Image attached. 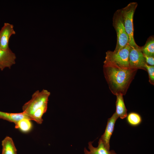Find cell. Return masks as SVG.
Instances as JSON below:
<instances>
[{
    "instance_id": "cell-8",
    "label": "cell",
    "mask_w": 154,
    "mask_h": 154,
    "mask_svg": "<svg viewBox=\"0 0 154 154\" xmlns=\"http://www.w3.org/2000/svg\"><path fill=\"white\" fill-rule=\"evenodd\" d=\"M13 25L8 23H4L0 31V48L2 49L9 48V42L11 36L15 34Z\"/></svg>"
},
{
    "instance_id": "cell-16",
    "label": "cell",
    "mask_w": 154,
    "mask_h": 154,
    "mask_svg": "<svg viewBox=\"0 0 154 154\" xmlns=\"http://www.w3.org/2000/svg\"><path fill=\"white\" fill-rule=\"evenodd\" d=\"M126 120L130 125L135 127L139 125L142 121V118L140 115L135 112H131L127 114Z\"/></svg>"
},
{
    "instance_id": "cell-13",
    "label": "cell",
    "mask_w": 154,
    "mask_h": 154,
    "mask_svg": "<svg viewBox=\"0 0 154 154\" xmlns=\"http://www.w3.org/2000/svg\"><path fill=\"white\" fill-rule=\"evenodd\" d=\"M1 154H17V149L12 138L6 137L2 141Z\"/></svg>"
},
{
    "instance_id": "cell-6",
    "label": "cell",
    "mask_w": 154,
    "mask_h": 154,
    "mask_svg": "<svg viewBox=\"0 0 154 154\" xmlns=\"http://www.w3.org/2000/svg\"><path fill=\"white\" fill-rule=\"evenodd\" d=\"M128 62L129 68L146 70L145 67L146 63L141 47L138 45L135 46H130Z\"/></svg>"
},
{
    "instance_id": "cell-17",
    "label": "cell",
    "mask_w": 154,
    "mask_h": 154,
    "mask_svg": "<svg viewBox=\"0 0 154 154\" xmlns=\"http://www.w3.org/2000/svg\"><path fill=\"white\" fill-rule=\"evenodd\" d=\"M47 108V105H46L36 110L30 117V119L35 121L38 123H42L43 120L42 116L46 111Z\"/></svg>"
},
{
    "instance_id": "cell-1",
    "label": "cell",
    "mask_w": 154,
    "mask_h": 154,
    "mask_svg": "<svg viewBox=\"0 0 154 154\" xmlns=\"http://www.w3.org/2000/svg\"><path fill=\"white\" fill-rule=\"evenodd\" d=\"M137 70L104 65L103 72L109 88L115 95H125Z\"/></svg>"
},
{
    "instance_id": "cell-11",
    "label": "cell",
    "mask_w": 154,
    "mask_h": 154,
    "mask_svg": "<svg viewBox=\"0 0 154 154\" xmlns=\"http://www.w3.org/2000/svg\"><path fill=\"white\" fill-rule=\"evenodd\" d=\"M123 96L121 94H119L116 95V111L115 112L118 117L122 119L126 118L127 114V110L124 103Z\"/></svg>"
},
{
    "instance_id": "cell-7",
    "label": "cell",
    "mask_w": 154,
    "mask_h": 154,
    "mask_svg": "<svg viewBox=\"0 0 154 154\" xmlns=\"http://www.w3.org/2000/svg\"><path fill=\"white\" fill-rule=\"evenodd\" d=\"M118 117L115 112L108 120L106 128L100 139L106 147L110 150V140L114 132L116 122Z\"/></svg>"
},
{
    "instance_id": "cell-19",
    "label": "cell",
    "mask_w": 154,
    "mask_h": 154,
    "mask_svg": "<svg viewBox=\"0 0 154 154\" xmlns=\"http://www.w3.org/2000/svg\"><path fill=\"white\" fill-rule=\"evenodd\" d=\"M143 55L146 63L148 65L154 66V56H147L144 54Z\"/></svg>"
},
{
    "instance_id": "cell-10",
    "label": "cell",
    "mask_w": 154,
    "mask_h": 154,
    "mask_svg": "<svg viewBox=\"0 0 154 154\" xmlns=\"http://www.w3.org/2000/svg\"><path fill=\"white\" fill-rule=\"evenodd\" d=\"M93 142L90 141L88 143L89 151L84 148V154H117L113 150L108 149L105 146L102 141L100 139L98 142V145L97 147H94L92 144Z\"/></svg>"
},
{
    "instance_id": "cell-12",
    "label": "cell",
    "mask_w": 154,
    "mask_h": 154,
    "mask_svg": "<svg viewBox=\"0 0 154 154\" xmlns=\"http://www.w3.org/2000/svg\"><path fill=\"white\" fill-rule=\"evenodd\" d=\"M24 118L30 119L23 112L19 113H9L0 111V119L13 122L15 124Z\"/></svg>"
},
{
    "instance_id": "cell-9",
    "label": "cell",
    "mask_w": 154,
    "mask_h": 154,
    "mask_svg": "<svg viewBox=\"0 0 154 154\" xmlns=\"http://www.w3.org/2000/svg\"><path fill=\"white\" fill-rule=\"evenodd\" d=\"M16 56L14 53L9 48L7 49L0 48V69L5 68H10L15 63Z\"/></svg>"
},
{
    "instance_id": "cell-15",
    "label": "cell",
    "mask_w": 154,
    "mask_h": 154,
    "mask_svg": "<svg viewBox=\"0 0 154 154\" xmlns=\"http://www.w3.org/2000/svg\"><path fill=\"white\" fill-rule=\"evenodd\" d=\"M30 119L23 118L15 123V128L22 132L27 133L31 131L33 128L32 123Z\"/></svg>"
},
{
    "instance_id": "cell-2",
    "label": "cell",
    "mask_w": 154,
    "mask_h": 154,
    "mask_svg": "<svg viewBox=\"0 0 154 154\" xmlns=\"http://www.w3.org/2000/svg\"><path fill=\"white\" fill-rule=\"evenodd\" d=\"M130 48L128 44L117 51H107L104 62V65L121 68H129L128 58Z\"/></svg>"
},
{
    "instance_id": "cell-14",
    "label": "cell",
    "mask_w": 154,
    "mask_h": 154,
    "mask_svg": "<svg viewBox=\"0 0 154 154\" xmlns=\"http://www.w3.org/2000/svg\"><path fill=\"white\" fill-rule=\"evenodd\" d=\"M142 52L144 55L154 56V37L153 35L150 36L147 39L144 45L141 47Z\"/></svg>"
},
{
    "instance_id": "cell-18",
    "label": "cell",
    "mask_w": 154,
    "mask_h": 154,
    "mask_svg": "<svg viewBox=\"0 0 154 154\" xmlns=\"http://www.w3.org/2000/svg\"><path fill=\"white\" fill-rule=\"evenodd\" d=\"M146 71L148 72L149 82L150 83L154 85V66L148 65L146 63L145 66Z\"/></svg>"
},
{
    "instance_id": "cell-4",
    "label": "cell",
    "mask_w": 154,
    "mask_h": 154,
    "mask_svg": "<svg viewBox=\"0 0 154 154\" xmlns=\"http://www.w3.org/2000/svg\"><path fill=\"white\" fill-rule=\"evenodd\" d=\"M137 6V2H133L120 9L125 29L129 37V44L130 46L137 45L134 38L133 25V16Z\"/></svg>"
},
{
    "instance_id": "cell-20",
    "label": "cell",
    "mask_w": 154,
    "mask_h": 154,
    "mask_svg": "<svg viewBox=\"0 0 154 154\" xmlns=\"http://www.w3.org/2000/svg\"></svg>"
},
{
    "instance_id": "cell-3",
    "label": "cell",
    "mask_w": 154,
    "mask_h": 154,
    "mask_svg": "<svg viewBox=\"0 0 154 154\" xmlns=\"http://www.w3.org/2000/svg\"><path fill=\"white\" fill-rule=\"evenodd\" d=\"M50 94V92L47 90L43 89L40 92L37 91L32 95L31 99L23 106V112L30 119V117L36 110L47 105Z\"/></svg>"
},
{
    "instance_id": "cell-5",
    "label": "cell",
    "mask_w": 154,
    "mask_h": 154,
    "mask_svg": "<svg viewBox=\"0 0 154 154\" xmlns=\"http://www.w3.org/2000/svg\"><path fill=\"white\" fill-rule=\"evenodd\" d=\"M113 25L117 34V43L114 51L121 50L129 44V38L124 25L120 9L117 10L113 18Z\"/></svg>"
}]
</instances>
